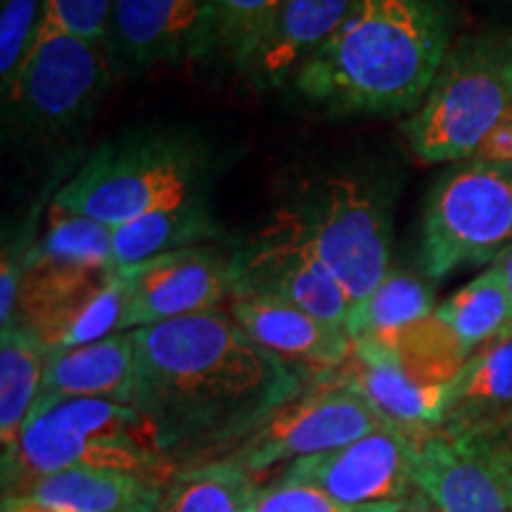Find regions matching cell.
<instances>
[{
	"label": "cell",
	"mask_w": 512,
	"mask_h": 512,
	"mask_svg": "<svg viewBox=\"0 0 512 512\" xmlns=\"http://www.w3.org/2000/svg\"><path fill=\"white\" fill-rule=\"evenodd\" d=\"M439 430L484 441L512 439V339L477 351L444 384Z\"/></svg>",
	"instance_id": "obj_17"
},
{
	"label": "cell",
	"mask_w": 512,
	"mask_h": 512,
	"mask_svg": "<svg viewBox=\"0 0 512 512\" xmlns=\"http://www.w3.org/2000/svg\"><path fill=\"white\" fill-rule=\"evenodd\" d=\"M351 306L387 278L392 259V214L384 185L361 174H332L304 188L290 207Z\"/></svg>",
	"instance_id": "obj_6"
},
{
	"label": "cell",
	"mask_w": 512,
	"mask_h": 512,
	"mask_svg": "<svg viewBox=\"0 0 512 512\" xmlns=\"http://www.w3.org/2000/svg\"><path fill=\"white\" fill-rule=\"evenodd\" d=\"M50 351L22 328L12 325L0 335V444L8 453L43 389Z\"/></svg>",
	"instance_id": "obj_25"
},
{
	"label": "cell",
	"mask_w": 512,
	"mask_h": 512,
	"mask_svg": "<svg viewBox=\"0 0 512 512\" xmlns=\"http://www.w3.org/2000/svg\"><path fill=\"white\" fill-rule=\"evenodd\" d=\"M387 425L354 389L325 382L316 392L280 408L266 425L228 453V460L256 477L273 467L320 456Z\"/></svg>",
	"instance_id": "obj_11"
},
{
	"label": "cell",
	"mask_w": 512,
	"mask_h": 512,
	"mask_svg": "<svg viewBox=\"0 0 512 512\" xmlns=\"http://www.w3.org/2000/svg\"><path fill=\"white\" fill-rule=\"evenodd\" d=\"M128 302L124 332L219 311L235 292V252L200 245L121 268Z\"/></svg>",
	"instance_id": "obj_12"
},
{
	"label": "cell",
	"mask_w": 512,
	"mask_h": 512,
	"mask_svg": "<svg viewBox=\"0 0 512 512\" xmlns=\"http://www.w3.org/2000/svg\"><path fill=\"white\" fill-rule=\"evenodd\" d=\"M46 0H3L0 5V81L3 95L27 60L43 24Z\"/></svg>",
	"instance_id": "obj_29"
},
{
	"label": "cell",
	"mask_w": 512,
	"mask_h": 512,
	"mask_svg": "<svg viewBox=\"0 0 512 512\" xmlns=\"http://www.w3.org/2000/svg\"><path fill=\"white\" fill-rule=\"evenodd\" d=\"M29 266L55 268H112L114 238L112 228L86 216L69 214L50 207L48 230L36 245L29 247Z\"/></svg>",
	"instance_id": "obj_28"
},
{
	"label": "cell",
	"mask_w": 512,
	"mask_h": 512,
	"mask_svg": "<svg viewBox=\"0 0 512 512\" xmlns=\"http://www.w3.org/2000/svg\"><path fill=\"white\" fill-rule=\"evenodd\" d=\"M451 50L441 0H356L292 86L330 114L415 112Z\"/></svg>",
	"instance_id": "obj_2"
},
{
	"label": "cell",
	"mask_w": 512,
	"mask_h": 512,
	"mask_svg": "<svg viewBox=\"0 0 512 512\" xmlns=\"http://www.w3.org/2000/svg\"><path fill=\"white\" fill-rule=\"evenodd\" d=\"M332 382L354 389L387 422L413 437L437 432L444 411V384H425L401 366L392 349L354 344Z\"/></svg>",
	"instance_id": "obj_16"
},
{
	"label": "cell",
	"mask_w": 512,
	"mask_h": 512,
	"mask_svg": "<svg viewBox=\"0 0 512 512\" xmlns=\"http://www.w3.org/2000/svg\"><path fill=\"white\" fill-rule=\"evenodd\" d=\"M408 503L389 505H344L325 491L304 482L278 477L268 486H259L249 512H403Z\"/></svg>",
	"instance_id": "obj_30"
},
{
	"label": "cell",
	"mask_w": 512,
	"mask_h": 512,
	"mask_svg": "<svg viewBox=\"0 0 512 512\" xmlns=\"http://www.w3.org/2000/svg\"><path fill=\"white\" fill-rule=\"evenodd\" d=\"M434 316L456 335L467 358L501 342L512 323V302L501 266L491 264L472 283L460 287Z\"/></svg>",
	"instance_id": "obj_24"
},
{
	"label": "cell",
	"mask_w": 512,
	"mask_h": 512,
	"mask_svg": "<svg viewBox=\"0 0 512 512\" xmlns=\"http://www.w3.org/2000/svg\"><path fill=\"white\" fill-rule=\"evenodd\" d=\"M510 441H512V439H510Z\"/></svg>",
	"instance_id": "obj_38"
},
{
	"label": "cell",
	"mask_w": 512,
	"mask_h": 512,
	"mask_svg": "<svg viewBox=\"0 0 512 512\" xmlns=\"http://www.w3.org/2000/svg\"><path fill=\"white\" fill-rule=\"evenodd\" d=\"M112 238L114 264L126 268L178 249L214 245L221 238V226L211 214L207 197H195L112 228Z\"/></svg>",
	"instance_id": "obj_22"
},
{
	"label": "cell",
	"mask_w": 512,
	"mask_h": 512,
	"mask_svg": "<svg viewBox=\"0 0 512 512\" xmlns=\"http://www.w3.org/2000/svg\"><path fill=\"white\" fill-rule=\"evenodd\" d=\"M209 152L178 131L143 128L102 143L55 192L53 207L117 228L207 197Z\"/></svg>",
	"instance_id": "obj_3"
},
{
	"label": "cell",
	"mask_w": 512,
	"mask_h": 512,
	"mask_svg": "<svg viewBox=\"0 0 512 512\" xmlns=\"http://www.w3.org/2000/svg\"><path fill=\"white\" fill-rule=\"evenodd\" d=\"M356 0H285L245 67L256 91L292 83L299 69L337 34Z\"/></svg>",
	"instance_id": "obj_19"
},
{
	"label": "cell",
	"mask_w": 512,
	"mask_h": 512,
	"mask_svg": "<svg viewBox=\"0 0 512 512\" xmlns=\"http://www.w3.org/2000/svg\"><path fill=\"white\" fill-rule=\"evenodd\" d=\"M496 444H512V441H496Z\"/></svg>",
	"instance_id": "obj_37"
},
{
	"label": "cell",
	"mask_w": 512,
	"mask_h": 512,
	"mask_svg": "<svg viewBox=\"0 0 512 512\" xmlns=\"http://www.w3.org/2000/svg\"><path fill=\"white\" fill-rule=\"evenodd\" d=\"M164 486L136 472L76 467L31 479L8 496H31L67 512H157Z\"/></svg>",
	"instance_id": "obj_21"
},
{
	"label": "cell",
	"mask_w": 512,
	"mask_h": 512,
	"mask_svg": "<svg viewBox=\"0 0 512 512\" xmlns=\"http://www.w3.org/2000/svg\"><path fill=\"white\" fill-rule=\"evenodd\" d=\"M256 489V477L233 460H207L166 482L157 512H249Z\"/></svg>",
	"instance_id": "obj_26"
},
{
	"label": "cell",
	"mask_w": 512,
	"mask_h": 512,
	"mask_svg": "<svg viewBox=\"0 0 512 512\" xmlns=\"http://www.w3.org/2000/svg\"><path fill=\"white\" fill-rule=\"evenodd\" d=\"M479 162L486 164H505L512 166V110L498 121V126L489 136L484 138V143L477 147L475 157Z\"/></svg>",
	"instance_id": "obj_32"
},
{
	"label": "cell",
	"mask_w": 512,
	"mask_h": 512,
	"mask_svg": "<svg viewBox=\"0 0 512 512\" xmlns=\"http://www.w3.org/2000/svg\"><path fill=\"white\" fill-rule=\"evenodd\" d=\"M491 448V456H494V463L498 467V475L503 479L505 491H508V498L512 503V444H496V441H486Z\"/></svg>",
	"instance_id": "obj_33"
},
{
	"label": "cell",
	"mask_w": 512,
	"mask_h": 512,
	"mask_svg": "<svg viewBox=\"0 0 512 512\" xmlns=\"http://www.w3.org/2000/svg\"><path fill=\"white\" fill-rule=\"evenodd\" d=\"M233 297H264L347 328L351 299L320 261L292 209L235 249Z\"/></svg>",
	"instance_id": "obj_10"
},
{
	"label": "cell",
	"mask_w": 512,
	"mask_h": 512,
	"mask_svg": "<svg viewBox=\"0 0 512 512\" xmlns=\"http://www.w3.org/2000/svg\"><path fill=\"white\" fill-rule=\"evenodd\" d=\"M403 512H437V510H434L432 505L427 503L425 496H418V498H413L411 503H408V508Z\"/></svg>",
	"instance_id": "obj_36"
},
{
	"label": "cell",
	"mask_w": 512,
	"mask_h": 512,
	"mask_svg": "<svg viewBox=\"0 0 512 512\" xmlns=\"http://www.w3.org/2000/svg\"><path fill=\"white\" fill-rule=\"evenodd\" d=\"M76 467L121 470L169 482L178 467L159 456L150 425L128 403L107 399H41L17 444L3 453V491Z\"/></svg>",
	"instance_id": "obj_4"
},
{
	"label": "cell",
	"mask_w": 512,
	"mask_h": 512,
	"mask_svg": "<svg viewBox=\"0 0 512 512\" xmlns=\"http://www.w3.org/2000/svg\"><path fill=\"white\" fill-rule=\"evenodd\" d=\"M133 337L131 406L150 425L159 456L178 470L230 453L304 394L299 370L259 347L230 313L166 320Z\"/></svg>",
	"instance_id": "obj_1"
},
{
	"label": "cell",
	"mask_w": 512,
	"mask_h": 512,
	"mask_svg": "<svg viewBox=\"0 0 512 512\" xmlns=\"http://www.w3.org/2000/svg\"><path fill=\"white\" fill-rule=\"evenodd\" d=\"M496 264L501 266L503 278H505V285H508V292H510V302H512V247L501 256V259L496 261ZM503 339H512V323H510V328H508V332H505Z\"/></svg>",
	"instance_id": "obj_35"
},
{
	"label": "cell",
	"mask_w": 512,
	"mask_h": 512,
	"mask_svg": "<svg viewBox=\"0 0 512 512\" xmlns=\"http://www.w3.org/2000/svg\"><path fill=\"white\" fill-rule=\"evenodd\" d=\"M207 0H117L107 46L117 79L195 55Z\"/></svg>",
	"instance_id": "obj_15"
},
{
	"label": "cell",
	"mask_w": 512,
	"mask_h": 512,
	"mask_svg": "<svg viewBox=\"0 0 512 512\" xmlns=\"http://www.w3.org/2000/svg\"><path fill=\"white\" fill-rule=\"evenodd\" d=\"M228 313L259 347L297 366L335 373L354 349L347 328L275 299L233 297Z\"/></svg>",
	"instance_id": "obj_18"
},
{
	"label": "cell",
	"mask_w": 512,
	"mask_h": 512,
	"mask_svg": "<svg viewBox=\"0 0 512 512\" xmlns=\"http://www.w3.org/2000/svg\"><path fill=\"white\" fill-rule=\"evenodd\" d=\"M285 0H207L192 57H221L242 74Z\"/></svg>",
	"instance_id": "obj_27"
},
{
	"label": "cell",
	"mask_w": 512,
	"mask_h": 512,
	"mask_svg": "<svg viewBox=\"0 0 512 512\" xmlns=\"http://www.w3.org/2000/svg\"><path fill=\"white\" fill-rule=\"evenodd\" d=\"M415 486L437 512H512L484 439L430 432L415 451Z\"/></svg>",
	"instance_id": "obj_14"
},
{
	"label": "cell",
	"mask_w": 512,
	"mask_h": 512,
	"mask_svg": "<svg viewBox=\"0 0 512 512\" xmlns=\"http://www.w3.org/2000/svg\"><path fill=\"white\" fill-rule=\"evenodd\" d=\"M434 311L432 287L418 275L392 268L366 299L351 306L347 332L351 344L392 349L403 332L430 318Z\"/></svg>",
	"instance_id": "obj_23"
},
{
	"label": "cell",
	"mask_w": 512,
	"mask_h": 512,
	"mask_svg": "<svg viewBox=\"0 0 512 512\" xmlns=\"http://www.w3.org/2000/svg\"><path fill=\"white\" fill-rule=\"evenodd\" d=\"M512 110V34L482 31L448 50L437 79L413 117L406 138L420 162H460Z\"/></svg>",
	"instance_id": "obj_5"
},
{
	"label": "cell",
	"mask_w": 512,
	"mask_h": 512,
	"mask_svg": "<svg viewBox=\"0 0 512 512\" xmlns=\"http://www.w3.org/2000/svg\"><path fill=\"white\" fill-rule=\"evenodd\" d=\"M133 389H136V337L131 330L83 347L50 351L41 396L107 399L131 406Z\"/></svg>",
	"instance_id": "obj_20"
},
{
	"label": "cell",
	"mask_w": 512,
	"mask_h": 512,
	"mask_svg": "<svg viewBox=\"0 0 512 512\" xmlns=\"http://www.w3.org/2000/svg\"><path fill=\"white\" fill-rule=\"evenodd\" d=\"M114 72L107 41L41 24L27 60L5 93L10 119L29 136L67 138L88 124L110 91Z\"/></svg>",
	"instance_id": "obj_7"
},
{
	"label": "cell",
	"mask_w": 512,
	"mask_h": 512,
	"mask_svg": "<svg viewBox=\"0 0 512 512\" xmlns=\"http://www.w3.org/2000/svg\"><path fill=\"white\" fill-rule=\"evenodd\" d=\"M418 437L384 425L351 444L283 467V479L304 482L344 505L406 503L415 486Z\"/></svg>",
	"instance_id": "obj_13"
},
{
	"label": "cell",
	"mask_w": 512,
	"mask_h": 512,
	"mask_svg": "<svg viewBox=\"0 0 512 512\" xmlns=\"http://www.w3.org/2000/svg\"><path fill=\"white\" fill-rule=\"evenodd\" d=\"M126 302V280L117 266H29L15 325L48 351L74 349L124 332Z\"/></svg>",
	"instance_id": "obj_9"
},
{
	"label": "cell",
	"mask_w": 512,
	"mask_h": 512,
	"mask_svg": "<svg viewBox=\"0 0 512 512\" xmlns=\"http://www.w3.org/2000/svg\"><path fill=\"white\" fill-rule=\"evenodd\" d=\"M512 247V166L470 159L427 200L420 266L441 280L465 266L496 264Z\"/></svg>",
	"instance_id": "obj_8"
},
{
	"label": "cell",
	"mask_w": 512,
	"mask_h": 512,
	"mask_svg": "<svg viewBox=\"0 0 512 512\" xmlns=\"http://www.w3.org/2000/svg\"><path fill=\"white\" fill-rule=\"evenodd\" d=\"M3 512H67L31 496H3Z\"/></svg>",
	"instance_id": "obj_34"
},
{
	"label": "cell",
	"mask_w": 512,
	"mask_h": 512,
	"mask_svg": "<svg viewBox=\"0 0 512 512\" xmlns=\"http://www.w3.org/2000/svg\"><path fill=\"white\" fill-rule=\"evenodd\" d=\"M114 3L117 0H46L43 24L93 41H107Z\"/></svg>",
	"instance_id": "obj_31"
}]
</instances>
